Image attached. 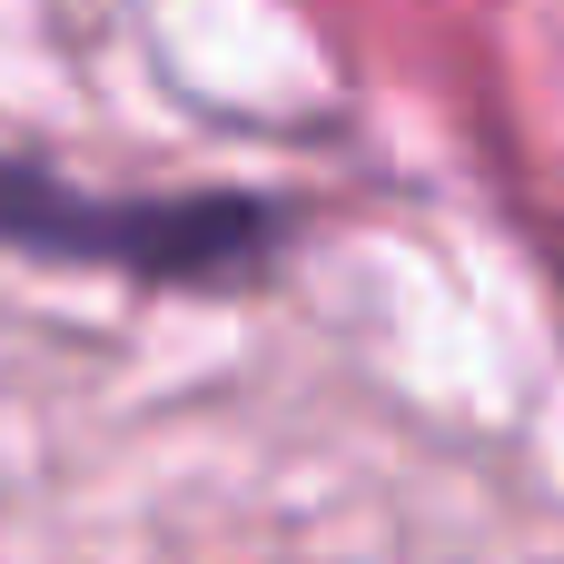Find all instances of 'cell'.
<instances>
[{"label":"cell","instance_id":"obj_1","mask_svg":"<svg viewBox=\"0 0 564 564\" xmlns=\"http://www.w3.org/2000/svg\"><path fill=\"white\" fill-rule=\"evenodd\" d=\"M0 248L50 268H129L159 288H208V278H248L278 248V208L268 198H99V188H69L59 169L0 159Z\"/></svg>","mask_w":564,"mask_h":564}]
</instances>
